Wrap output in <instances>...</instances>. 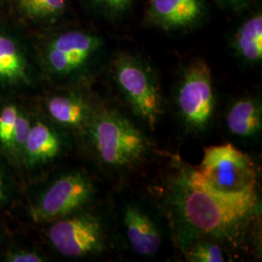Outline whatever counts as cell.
Instances as JSON below:
<instances>
[{"label": "cell", "instance_id": "cell-8", "mask_svg": "<svg viewBox=\"0 0 262 262\" xmlns=\"http://www.w3.org/2000/svg\"><path fill=\"white\" fill-rule=\"evenodd\" d=\"M48 237L56 251L67 257H84L105 248L103 225L91 214H71L54 221Z\"/></svg>", "mask_w": 262, "mask_h": 262}, {"label": "cell", "instance_id": "cell-3", "mask_svg": "<svg viewBox=\"0 0 262 262\" xmlns=\"http://www.w3.org/2000/svg\"><path fill=\"white\" fill-rule=\"evenodd\" d=\"M104 38L84 28H63L44 38L40 57L45 72L57 81H77L89 75L103 56Z\"/></svg>", "mask_w": 262, "mask_h": 262}, {"label": "cell", "instance_id": "cell-18", "mask_svg": "<svg viewBox=\"0 0 262 262\" xmlns=\"http://www.w3.org/2000/svg\"><path fill=\"white\" fill-rule=\"evenodd\" d=\"M187 260L196 262H223L225 255L222 248L215 241L203 239L186 247Z\"/></svg>", "mask_w": 262, "mask_h": 262}, {"label": "cell", "instance_id": "cell-7", "mask_svg": "<svg viewBox=\"0 0 262 262\" xmlns=\"http://www.w3.org/2000/svg\"><path fill=\"white\" fill-rule=\"evenodd\" d=\"M91 179L81 171L61 175L42 193L31 210L34 221L54 222L84 206L93 197Z\"/></svg>", "mask_w": 262, "mask_h": 262}, {"label": "cell", "instance_id": "cell-22", "mask_svg": "<svg viewBox=\"0 0 262 262\" xmlns=\"http://www.w3.org/2000/svg\"><path fill=\"white\" fill-rule=\"evenodd\" d=\"M225 8L232 11H240L247 7L252 0H219Z\"/></svg>", "mask_w": 262, "mask_h": 262}, {"label": "cell", "instance_id": "cell-21", "mask_svg": "<svg viewBox=\"0 0 262 262\" xmlns=\"http://www.w3.org/2000/svg\"><path fill=\"white\" fill-rule=\"evenodd\" d=\"M6 260L9 262H42L45 259L43 256L34 252L20 251L8 254Z\"/></svg>", "mask_w": 262, "mask_h": 262}, {"label": "cell", "instance_id": "cell-15", "mask_svg": "<svg viewBox=\"0 0 262 262\" xmlns=\"http://www.w3.org/2000/svg\"><path fill=\"white\" fill-rule=\"evenodd\" d=\"M226 126L233 135L252 137L262 126L260 102L253 97H242L228 109L225 117Z\"/></svg>", "mask_w": 262, "mask_h": 262}, {"label": "cell", "instance_id": "cell-23", "mask_svg": "<svg viewBox=\"0 0 262 262\" xmlns=\"http://www.w3.org/2000/svg\"><path fill=\"white\" fill-rule=\"evenodd\" d=\"M5 198H6V195H5V187H4L3 180H2L1 175H0V202L4 201Z\"/></svg>", "mask_w": 262, "mask_h": 262}, {"label": "cell", "instance_id": "cell-11", "mask_svg": "<svg viewBox=\"0 0 262 262\" xmlns=\"http://www.w3.org/2000/svg\"><path fill=\"white\" fill-rule=\"evenodd\" d=\"M122 225L132 251L141 256H151L161 245L159 227L144 209L128 204L122 211Z\"/></svg>", "mask_w": 262, "mask_h": 262}, {"label": "cell", "instance_id": "cell-12", "mask_svg": "<svg viewBox=\"0 0 262 262\" xmlns=\"http://www.w3.org/2000/svg\"><path fill=\"white\" fill-rule=\"evenodd\" d=\"M49 116L58 124L71 129L85 128L94 108L78 93L54 94L46 101Z\"/></svg>", "mask_w": 262, "mask_h": 262}, {"label": "cell", "instance_id": "cell-10", "mask_svg": "<svg viewBox=\"0 0 262 262\" xmlns=\"http://www.w3.org/2000/svg\"><path fill=\"white\" fill-rule=\"evenodd\" d=\"M28 48L16 31L0 25V86L23 89L34 81Z\"/></svg>", "mask_w": 262, "mask_h": 262}, {"label": "cell", "instance_id": "cell-24", "mask_svg": "<svg viewBox=\"0 0 262 262\" xmlns=\"http://www.w3.org/2000/svg\"><path fill=\"white\" fill-rule=\"evenodd\" d=\"M8 0H0V5H2V4H4L5 2H7Z\"/></svg>", "mask_w": 262, "mask_h": 262}, {"label": "cell", "instance_id": "cell-9", "mask_svg": "<svg viewBox=\"0 0 262 262\" xmlns=\"http://www.w3.org/2000/svg\"><path fill=\"white\" fill-rule=\"evenodd\" d=\"M208 16L206 0H149L145 21L163 31L196 28Z\"/></svg>", "mask_w": 262, "mask_h": 262}, {"label": "cell", "instance_id": "cell-14", "mask_svg": "<svg viewBox=\"0 0 262 262\" xmlns=\"http://www.w3.org/2000/svg\"><path fill=\"white\" fill-rule=\"evenodd\" d=\"M233 48L236 55L244 62L257 66L262 61V14L255 11L244 19L237 28L233 36Z\"/></svg>", "mask_w": 262, "mask_h": 262}, {"label": "cell", "instance_id": "cell-16", "mask_svg": "<svg viewBox=\"0 0 262 262\" xmlns=\"http://www.w3.org/2000/svg\"><path fill=\"white\" fill-rule=\"evenodd\" d=\"M14 2L21 19L38 26L56 23L67 10V0H14Z\"/></svg>", "mask_w": 262, "mask_h": 262}, {"label": "cell", "instance_id": "cell-2", "mask_svg": "<svg viewBox=\"0 0 262 262\" xmlns=\"http://www.w3.org/2000/svg\"><path fill=\"white\" fill-rule=\"evenodd\" d=\"M85 129L95 158L107 168H133L150 151L146 135L115 108H94Z\"/></svg>", "mask_w": 262, "mask_h": 262}, {"label": "cell", "instance_id": "cell-4", "mask_svg": "<svg viewBox=\"0 0 262 262\" xmlns=\"http://www.w3.org/2000/svg\"><path fill=\"white\" fill-rule=\"evenodd\" d=\"M112 78L132 112L151 129L162 114V102L156 72L140 56L121 53L112 63Z\"/></svg>", "mask_w": 262, "mask_h": 262}, {"label": "cell", "instance_id": "cell-20", "mask_svg": "<svg viewBox=\"0 0 262 262\" xmlns=\"http://www.w3.org/2000/svg\"><path fill=\"white\" fill-rule=\"evenodd\" d=\"M31 128V122L26 114L19 111L17 122L15 125V130L12 139L11 151L23 154L26 142L28 140L29 131Z\"/></svg>", "mask_w": 262, "mask_h": 262}, {"label": "cell", "instance_id": "cell-19", "mask_svg": "<svg viewBox=\"0 0 262 262\" xmlns=\"http://www.w3.org/2000/svg\"><path fill=\"white\" fill-rule=\"evenodd\" d=\"M19 110L15 105H6L0 113V144L11 151L12 139Z\"/></svg>", "mask_w": 262, "mask_h": 262}, {"label": "cell", "instance_id": "cell-6", "mask_svg": "<svg viewBox=\"0 0 262 262\" xmlns=\"http://www.w3.org/2000/svg\"><path fill=\"white\" fill-rule=\"evenodd\" d=\"M195 169L209 187L225 194H241L256 187L253 161L231 144L206 148Z\"/></svg>", "mask_w": 262, "mask_h": 262}, {"label": "cell", "instance_id": "cell-13", "mask_svg": "<svg viewBox=\"0 0 262 262\" xmlns=\"http://www.w3.org/2000/svg\"><path fill=\"white\" fill-rule=\"evenodd\" d=\"M62 144L60 136L53 127L37 121L31 124L23 155L30 166L45 164L60 154Z\"/></svg>", "mask_w": 262, "mask_h": 262}, {"label": "cell", "instance_id": "cell-1", "mask_svg": "<svg viewBox=\"0 0 262 262\" xmlns=\"http://www.w3.org/2000/svg\"><path fill=\"white\" fill-rule=\"evenodd\" d=\"M166 205L179 241L232 239L249 224L257 207L256 190L225 194L207 185L195 167L178 161L169 178Z\"/></svg>", "mask_w": 262, "mask_h": 262}, {"label": "cell", "instance_id": "cell-17", "mask_svg": "<svg viewBox=\"0 0 262 262\" xmlns=\"http://www.w3.org/2000/svg\"><path fill=\"white\" fill-rule=\"evenodd\" d=\"M136 0H82L85 7L96 16L109 20L122 19Z\"/></svg>", "mask_w": 262, "mask_h": 262}, {"label": "cell", "instance_id": "cell-5", "mask_svg": "<svg viewBox=\"0 0 262 262\" xmlns=\"http://www.w3.org/2000/svg\"><path fill=\"white\" fill-rule=\"evenodd\" d=\"M175 102L179 116L189 130L203 131L211 123L215 109L212 69L203 59L185 66L176 85Z\"/></svg>", "mask_w": 262, "mask_h": 262}]
</instances>
